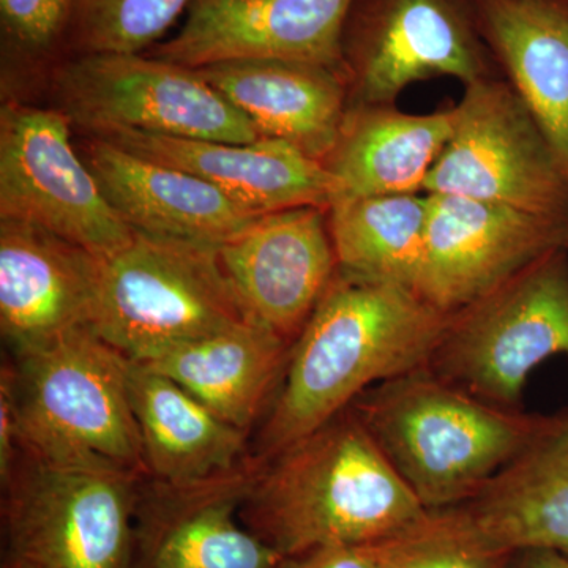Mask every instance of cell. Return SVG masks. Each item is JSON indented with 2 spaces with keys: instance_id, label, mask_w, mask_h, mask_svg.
<instances>
[{
  "instance_id": "8fae6325",
  "label": "cell",
  "mask_w": 568,
  "mask_h": 568,
  "mask_svg": "<svg viewBox=\"0 0 568 568\" xmlns=\"http://www.w3.org/2000/svg\"><path fill=\"white\" fill-rule=\"evenodd\" d=\"M58 108L7 102L0 110V220L33 224L106 260L133 241Z\"/></svg>"
},
{
  "instance_id": "44dd1931",
  "label": "cell",
  "mask_w": 568,
  "mask_h": 568,
  "mask_svg": "<svg viewBox=\"0 0 568 568\" xmlns=\"http://www.w3.org/2000/svg\"><path fill=\"white\" fill-rule=\"evenodd\" d=\"M500 74L525 100L568 173V0H473Z\"/></svg>"
},
{
  "instance_id": "cb8c5ba5",
  "label": "cell",
  "mask_w": 568,
  "mask_h": 568,
  "mask_svg": "<svg viewBox=\"0 0 568 568\" xmlns=\"http://www.w3.org/2000/svg\"><path fill=\"white\" fill-rule=\"evenodd\" d=\"M452 132L454 108L409 114L396 104L349 106L323 164L347 196L420 194Z\"/></svg>"
},
{
  "instance_id": "277c9868",
  "label": "cell",
  "mask_w": 568,
  "mask_h": 568,
  "mask_svg": "<svg viewBox=\"0 0 568 568\" xmlns=\"http://www.w3.org/2000/svg\"><path fill=\"white\" fill-rule=\"evenodd\" d=\"M11 364L22 454L148 476L130 402V358L82 327Z\"/></svg>"
},
{
  "instance_id": "4316f807",
  "label": "cell",
  "mask_w": 568,
  "mask_h": 568,
  "mask_svg": "<svg viewBox=\"0 0 568 568\" xmlns=\"http://www.w3.org/2000/svg\"><path fill=\"white\" fill-rule=\"evenodd\" d=\"M193 0H78L67 41L74 54H141Z\"/></svg>"
},
{
  "instance_id": "7a4b0ae2",
  "label": "cell",
  "mask_w": 568,
  "mask_h": 568,
  "mask_svg": "<svg viewBox=\"0 0 568 568\" xmlns=\"http://www.w3.org/2000/svg\"><path fill=\"white\" fill-rule=\"evenodd\" d=\"M426 511L347 407L261 462L241 518L290 558L335 545L377 544Z\"/></svg>"
},
{
  "instance_id": "9c48e42d",
  "label": "cell",
  "mask_w": 568,
  "mask_h": 568,
  "mask_svg": "<svg viewBox=\"0 0 568 568\" xmlns=\"http://www.w3.org/2000/svg\"><path fill=\"white\" fill-rule=\"evenodd\" d=\"M454 132L425 194L510 205L568 223V173L544 126L504 77L465 85Z\"/></svg>"
},
{
  "instance_id": "f1b7e54d",
  "label": "cell",
  "mask_w": 568,
  "mask_h": 568,
  "mask_svg": "<svg viewBox=\"0 0 568 568\" xmlns=\"http://www.w3.org/2000/svg\"><path fill=\"white\" fill-rule=\"evenodd\" d=\"M21 454L17 396H14V369L10 362L3 365L0 372V484L2 487L13 476Z\"/></svg>"
},
{
  "instance_id": "e0dca14e",
  "label": "cell",
  "mask_w": 568,
  "mask_h": 568,
  "mask_svg": "<svg viewBox=\"0 0 568 568\" xmlns=\"http://www.w3.org/2000/svg\"><path fill=\"white\" fill-rule=\"evenodd\" d=\"M93 138L197 175L256 215L305 205L331 209L345 194L343 183L323 163L274 138L235 144L133 130Z\"/></svg>"
},
{
  "instance_id": "4dcf8cb0",
  "label": "cell",
  "mask_w": 568,
  "mask_h": 568,
  "mask_svg": "<svg viewBox=\"0 0 568 568\" xmlns=\"http://www.w3.org/2000/svg\"><path fill=\"white\" fill-rule=\"evenodd\" d=\"M508 568H568V556L549 549H523L515 552Z\"/></svg>"
},
{
  "instance_id": "4fadbf2b",
  "label": "cell",
  "mask_w": 568,
  "mask_h": 568,
  "mask_svg": "<svg viewBox=\"0 0 568 568\" xmlns=\"http://www.w3.org/2000/svg\"><path fill=\"white\" fill-rule=\"evenodd\" d=\"M261 462L194 484L142 477L132 568H276L284 559L242 521Z\"/></svg>"
},
{
  "instance_id": "7402d4cb",
  "label": "cell",
  "mask_w": 568,
  "mask_h": 568,
  "mask_svg": "<svg viewBox=\"0 0 568 568\" xmlns=\"http://www.w3.org/2000/svg\"><path fill=\"white\" fill-rule=\"evenodd\" d=\"M291 347L248 317L142 365L171 377L224 422L250 433L278 390Z\"/></svg>"
},
{
  "instance_id": "ac0fdd59",
  "label": "cell",
  "mask_w": 568,
  "mask_h": 568,
  "mask_svg": "<svg viewBox=\"0 0 568 568\" xmlns=\"http://www.w3.org/2000/svg\"><path fill=\"white\" fill-rule=\"evenodd\" d=\"M80 151L104 196L134 233L220 248L261 216L204 179L110 141L84 134Z\"/></svg>"
},
{
  "instance_id": "9a60e30c",
  "label": "cell",
  "mask_w": 568,
  "mask_h": 568,
  "mask_svg": "<svg viewBox=\"0 0 568 568\" xmlns=\"http://www.w3.org/2000/svg\"><path fill=\"white\" fill-rule=\"evenodd\" d=\"M351 6L353 0H193L181 31L149 55L190 69L283 59L346 77L342 37Z\"/></svg>"
},
{
  "instance_id": "3957f363",
  "label": "cell",
  "mask_w": 568,
  "mask_h": 568,
  "mask_svg": "<svg viewBox=\"0 0 568 568\" xmlns=\"http://www.w3.org/2000/svg\"><path fill=\"white\" fill-rule=\"evenodd\" d=\"M349 407L426 510L473 500L541 420L489 405L428 366L368 388Z\"/></svg>"
},
{
  "instance_id": "ffe728a7",
  "label": "cell",
  "mask_w": 568,
  "mask_h": 568,
  "mask_svg": "<svg viewBox=\"0 0 568 568\" xmlns=\"http://www.w3.org/2000/svg\"><path fill=\"white\" fill-rule=\"evenodd\" d=\"M462 507L500 548L568 556V407L541 414L528 446Z\"/></svg>"
},
{
  "instance_id": "2e32d148",
  "label": "cell",
  "mask_w": 568,
  "mask_h": 568,
  "mask_svg": "<svg viewBox=\"0 0 568 568\" xmlns=\"http://www.w3.org/2000/svg\"><path fill=\"white\" fill-rule=\"evenodd\" d=\"M102 261L33 224L0 220V328L14 355L91 327Z\"/></svg>"
},
{
  "instance_id": "5bb4252c",
  "label": "cell",
  "mask_w": 568,
  "mask_h": 568,
  "mask_svg": "<svg viewBox=\"0 0 568 568\" xmlns=\"http://www.w3.org/2000/svg\"><path fill=\"white\" fill-rule=\"evenodd\" d=\"M246 316L293 343L338 271L328 209L265 213L220 246Z\"/></svg>"
},
{
  "instance_id": "603a6c76",
  "label": "cell",
  "mask_w": 568,
  "mask_h": 568,
  "mask_svg": "<svg viewBox=\"0 0 568 568\" xmlns=\"http://www.w3.org/2000/svg\"><path fill=\"white\" fill-rule=\"evenodd\" d=\"M129 392L148 477L194 484L230 473L252 455L248 433L224 422L171 377L132 362Z\"/></svg>"
},
{
  "instance_id": "8992f818",
  "label": "cell",
  "mask_w": 568,
  "mask_h": 568,
  "mask_svg": "<svg viewBox=\"0 0 568 568\" xmlns=\"http://www.w3.org/2000/svg\"><path fill=\"white\" fill-rule=\"evenodd\" d=\"M556 355L568 357L567 248L452 313L428 368L489 405L523 409L534 369Z\"/></svg>"
},
{
  "instance_id": "d4e9b609",
  "label": "cell",
  "mask_w": 568,
  "mask_h": 568,
  "mask_svg": "<svg viewBox=\"0 0 568 568\" xmlns=\"http://www.w3.org/2000/svg\"><path fill=\"white\" fill-rule=\"evenodd\" d=\"M338 271L418 294L425 257L428 196L338 197L328 209Z\"/></svg>"
},
{
  "instance_id": "7c38bea8",
  "label": "cell",
  "mask_w": 568,
  "mask_h": 568,
  "mask_svg": "<svg viewBox=\"0 0 568 568\" xmlns=\"http://www.w3.org/2000/svg\"><path fill=\"white\" fill-rule=\"evenodd\" d=\"M428 196L418 294L454 313L555 250H568V223L455 194Z\"/></svg>"
},
{
  "instance_id": "484cf974",
  "label": "cell",
  "mask_w": 568,
  "mask_h": 568,
  "mask_svg": "<svg viewBox=\"0 0 568 568\" xmlns=\"http://www.w3.org/2000/svg\"><path fill=\"white\" fill-rule=\"evenodd\" d=\"M369 547L384 568H508L515 556L485 536L462 506L428 510Z\"/></svg>"
},
{
  "instance_id": "f546056e",
  "label": "cell",
  "mask_w": 568,
  "mask_h": 568,
  "mask_svg": "<svg viewBox=\"0 0 568 568\" xmlns=\"http://www.w3.org/2000/svg\"><path fill=\"white\" fill-rule=\"evenodd\" d=\"M276 568H384L369 545H335L284 558Z\"/></svg>"
},
{
  "instance_id": "83f0119b",
  "label": "cell",
  "mask_w": 568,
  "mask_h": 568,
  "mask_svg": "<svg viewBox=\"0 0 568 568\" xmlns=\"http://www.w3.org/2000/svg\"><path fill=\"white\" fill-rule=\"evenodd\" d=\"M78 0H0L7 47L17 55L40 61L67 39Z\"/></svg>"
},
{
  "instance_id": "6da1fadb",
  "label": "cell",
  "mask_w": 568,
  "mask_h": 568,
  "mask_svg": "<svg viewBox=\"0 0 568 568\" xmlns=\"http://www.w3.org/2000/svg\"><path fill=\"white\" fill-rule=\"evenodd\" d=\"M450 315L406 287L336 271L291 347L253 457H275L368 388L428 366Z\"/></svg>"
},
{
  "instance_id": "d6986e66",
  "label": "cell",
  "mask_w": 568,
  "mask_h": 568,
  "mask_svg": "<svg viewBox=\"0 0 568 568\" xmlns=\"http://www.w3.org/2000/svg\"><path fill=\"white\" fill-rule=\"evenodd\" d=\"M196 70L261 138L290 142L321 163L331 155L349 108L345 74L283 59H241Z\"/></svg>"
},
{
  "instance_id": "30bf717a",
  "label": "cell",
  "mask_w": 568,
  "mask_h": 568,
  "mask_svg": "<svg viewBox=\"0 0 568 568\" xmlns=\"http://www.w3.org/2000/svg\"><path fill=\"white\" fill-rule=\"evenodd\" d=\"M349 106L396 104L414 82L503 77L473 0H353L342 37Z\"/></svg>"
},
{
  "instance_id": "5b68a950",
  "label": "cell",
  "mask_w": 568,
  "mask_h": 568,
  "mask_svg": "<svg viewBox=\"0 0 568 568\" xmlns=\"http://www.w3.org/2000/svg\"><path fill=\"white\" fill-rule=\"evenodd\" d=\"M245 320L219 248L134 233L102 261L91 328L132 362L148 364Z\"/></svg>"
},
{
  "instance_id": "52a82bcc",
  "label": "cell",
  "mask_w": 568,
  "mask_h": 568,
  "mask_svg": "<svg viewBox=\"0 0 568 568\" xmlns=\"http://www.w3.org/2000/svg\"><path fill=\"white\" fill-rule=\"evenodd\" d=\"M141 478L21 454L2 487V568H132Z\"/></svg>"
},
{
  "instance_id": "ba28073f",
  "label": "cell",
  "mask_w": 568,
  "mask_h": 568,
  "mask_svg": "<svg viewBox=\"0 0 568 568\" xmlns=\"http://www.w3.org/2000/svg\"><path fill=\"white\" fill-rule=\"evenodd\" d=\"M58 110L84 134L133 130L250 144L263 140L200 71L141 54H73L50 71Z\"/></svg>"
}]
</instances>
